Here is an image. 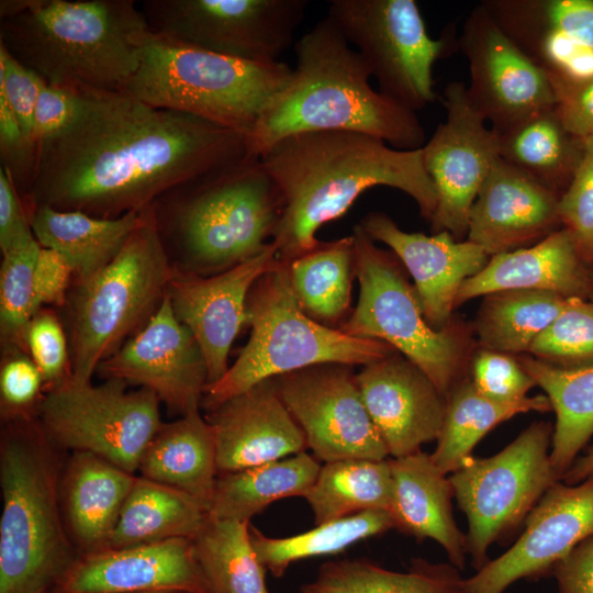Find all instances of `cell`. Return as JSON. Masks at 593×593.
I'll use <instances>...</instances> for the list:
<instances>
[{
  "instance_id": "cell-1",
  "label": "cell",
  "mask_w": 593,
  "mask_h": 593,
  "mask_svg": "<svg viewBox=\"0 0 593 593\" xmlns=\"http://www.w3.org/2000/svg\"><path fill=\"white\" fill-rule=\"evenodd\" d=\"M249 155L244 131L121 91H78L70 122L37 145L22 202L29 217L35 208L49 206L115 219Z\"/></svg>"
},
{
  "instance_id": "cell-2",
  "label": "cell",
  "mask_w": 593,
  "mask_h": 593,
  "mask_svg": "<svg viewBox=\"0 0 593 593\" xmlns=\"http://www.w3.org/2000/svg\"><path fill=\"white\" fill-rule=\"evenodd\" d=\"M259 158L284 200L271 240L281 261L315 247L318 228L343 216L371 188L406 193L428 222L436 210L422 148L403 150L362 133L324 131L287 136Z\"/></svg>"
},
{
  "instance_id": "cell-3",
  "label": "cell",
  "mask_w": 593,
  "mask_h": 593,
  "mask_svg": "<svg viewBox=\"0 0 593 593\" xmlns=\"http://www.w3.org/2000/svg\"><path fill=\"white\" fill-rule=\"evenodd\" d=\"M295 54L291 82L249 133L254 155L287 136L324 131L362 133L403 150L424 146L416 112L371 87L367 64L328 15L296 42Z\"/></svg>"
},
{
  "instance_id": "cell-4",
  "label": "cell",
  "mask_w": 593,
  "mask_h": 593,
  "mask_svg": "<svg viewBox=\"0 0 593 593\" xmlns=\"http://www.w3.org/2000/svg\"><path fill=\"white\" fill-rule=\"evenodd\" d=\"M150 29L134 0H1L0 45L46 83L121 91Z\"/></svg>"
},
{
  "instance_id": "cell-5",
  "label": "cell",
  "mask_w": 593,
  "mask_h": 593,
  "mask_svg": "<svg viewBox=\"0 0 593 593\" xmlns=\"http://www.w3.org/2000/svg\"><path fill=\"white\" fill-rule=\"evenodd\" d=\"M152 206L172 268L213 276L268 247L284 200L260 158L249 155L174 187Z\"/></svg>"
},
{
  "instance_id": "cell-6",
  "label": "cell",
  "mask_w": 593,
  "mask_h": 593,
  "mask_svg": "<svg viewBox=\"0 0 593 593\" xmlns=\"http://www.w3.org/2000/svg\"><path fill=\"white\" fill-rule=\"evenodd\" d=\"M65 460L36 416L2 421L0 593H53L80 556L60 505Z\"/></svg>"
},
{
  "instance_id": "cell-7",
  "label": "cell",
  "mask_w": 593,
  "mask_h": 593,
  "mask_svg": "<svg viewBox=\"0 0 593 593\" xmlns=\"http://www.w3.org/2000/svg\"><path fill=\"white\" fill-rule=\"evenodd\" d=\"M292 78L293 68L282 61L248 63L150 32L139 67L121 92L249 134Z\"/></svg>"
},
{
  "instance_id": "cell-8",
  "label": "cell",
  "mask_w": 593,
  "mask_h": 593,
  "mask_svg": "<svg viewBox=\"0 0 593 593\" xmlns=\"http://www.w3.org/2000/svg\"><path fill=\"white\" fill-rule=\"evenodd\" d=\"M246 313L248 342L225 374L205 387L202 404L206 411L284 373L320 363L366 366L396 353L382 340L351 336L306 315L281 260L254 283Z\"/></svg>"
},
{
  "instance_id": "cell-9",
  "label": "cell",
  "mask_w": 593,
  "mask_h": 593,
  "mask_svg": "<svg viewBox=\"0 0 593 593\" xmlns=\"http://www.w3.org/2000/svg\"><path fill=\"white\" fill-rule=\"evenodd\" d=\"M171 273L150 205L119 255L69 291L64 306L72 380L90 382L100 363L146 325Z\"/></svg>"
},
{
  "instance_id": "cell-10",
  "label": "cell",
  "mask_w": 593,
  "mask_h": 593,
  "mask_svg": "<svg viewBox=\"0 0 593 593\" xmlns=\"http://www.w3.org/2000/svg\"><path fill=\"white\" fill-rule=\"evenodd\" d=\"M359 299L342 332L382 340L416 365L446 398L465 377L463 337L449 324L433 328L424 316L403 265L374 244L356 224L353 228Z\"/></svg>"
},
{
  "instance_id": "cell-11",
  "label": "cell",
  "mask_w": 593,
  "mask_h": 593,
  "mask_svg": "<svg viewBox=\"0 0 593 593\" xmlns=\"http://www.w3.org/2000/svg\"><path fill=\"white\" fill-rule=\"evenodd\" d=\"M551 436L549 423H533L497 454L471 456L448 475L468 521V555L475 571L489 561V548L524 525L560 481L550 460Z\"/></svg>"
},
{
  "instance_id": "cell-12",
  "label": "cell",
  "mask_w": 593,
  "mask_h": 593,
  "mask_svg": "<svg viewBox=\"0 0 593 593\" xmlns=\"http://www.w3.org/2000/svg\"><path fill=\"white\" fill-rule=\"evenodd\" d=\"M327 15L380 92L415 112L435 100L433 66L450 55L455 38L451 32L430 37L414 0H332Z\"/></svg>"
},
{
  "instance_id": "cell-13",
  "label": "cell",
  "mask_w": 593,
  "mask_h": 593,
  "mask_svg": "<svg viewBox=\"0 0 593 593\" xmlns=\"http://www.w3.org/2000/svg\"><path fill=\"white\" fill-rule=\"evenodd\" d=\"M159 403L150 390L127 391L121 380L93 385L69 376L47 389L36 418L64 451L91 452L135 474L145 448L163 424Z\"/></svg>"
},
{
  "instance_id": "cell-14",
  "label": "cell",
  "mask_w": 593,
  "mask_h": 593,
  "mask_svg": "<svg viewBox=\"0 0 593 593\" xmlns=\"http://www.w3.org/2000/svg\"><path fill=\"white\" fill-rule=\"evenodd\" d=\"M306 0H143L150 31L177 43L255 64L279 63Z\"/></svg>"
},
{
  "instance_id": "cell-15",
  "label": "cell",
  "mask_w": 593,
  "mask_h": 593,
  "mask_svg": "<svg viewBox=\"0 0 593 593\" xmlns=\"http://www.w3.org/2000/svg\"><path fill=\"white\" fill-rule=\"evenodd\" d=\"M445 121L422 147L423 163L435 188L433 233L449 232L463 240L471 206L494 163L500 134L471 101L467 86L448 82L443 91Z\"/></svg>"
},
{
  "instance_id": "cell-16",
  "label": "cell",
  "mask_w": 593,
  "mask_h": 593,
  "mask_svg": "<svg viewBox=\"0 0 593 593\" xmlns=\"http://www.w3.org/2000/svg\"><path fill=\"white\" fill-rule=\"evenodd\" d=\"M273 379L320 462L387 459L388 449L363 404L354 366L320 363Z\"/></svg>"
},
{
  "instance_id": "cell-17",
  "label": "cell",
  "mask_w": 593,
  "mask_h": 593,
  "mask_svg": "<svg viewBox=\"0 0 593 593\" xmlns=\"http://www.w3.org/2000/svg\"><path fill=\"white\" fill-rule=\"evenodd\" d=\"M458 47L469 65L468 94L499 133L557 105V92L549 77L501 29L482 3L465 19Z\"/></svg>"
},
{
  "instance_id": "cell-18",
  "label": "cell",
  "mask_w": 593,
  "mask_h": 593,
  "mask_svg": "<svg viewBox=\"0 0 593 593\" xmlns=\"http://www.w3.org/2000/svg\"><path fill=\"white\" fill-rule=\"evenodd\" d=\"M591 535L593 474L577 484L557 481L530 511L514 545L465 579L466 593H504L522 579L551 574Z\"/></svg>"
},
{
  "instance_id": "cell-19",
  "label": "cell",
  "mask_w": 593,
  "mask_h": 593,
  "mask_svg": "<svg viewBox=\"0 0 593 593\" xmlns=\"http://www.w3.org/2000/svg\"><path fill=\"white\" fill-rule=\"evenodd\" d=\"M97 372L154 392L181 416L199 409L208 368L191 332L177 318L166 293L146 325L102 361Z\"/></svg>"
},
{
  "instance_id": "cell-20",
  "label": "cell",
  "mask_w": 593,
  "mask_h": 593,
  "mask_svg": "<svg viewBox=\"0 0 593 593\" xmlns=\"http://www.w3.org/2000/svg\"><path fill=\"white\" fill-rule=\"evenodd\" d=\"M271 242L259 255L213 276L172 268L167 295L177 318L198 342L208 368V385L230 368L228 354L247 323L246 303L254 283L279 264Z\"/></svg>"
},
{
  "instance_id": "cell-21",
  "label": "cell",
  "mask_w": 593,
  "mask_h": 593,
  "mask_svg": "<svg viewBox=\"0 0 593 593\" xmlns=\"http://www.w3.org/2000/svg\"><path fill=\"white\" fill-rule=\"evenodd\" d=\"M358 224L372 240L385 244L407 269L424 316L435 329L450 324L462 283L490 259L468 239L457 240L447 231L433 235L406 232L383 212H370Z\"/></svg>"
},
{
  "instance_id": "cell-22",
  "label": "cell",
  "mask_w": 593,
  "mask_h": 593,
  "mask_svg": "<svg viewBox=\"0 0 593 593\" xmlns=\"http://www.w3.org/2000/svg\"><path fill=\"white\" fill-rule=\"evenodd\" d=\"M356 381L389 456L413 454L438 438L447 400L403 355L396 351L362 366Z\"/></svg>"
},
{
  "instance_id": "cell-23",
  "label": "cell",
  "mask_w": 593,
  "mask_h": 593,
  "mask_svg": "<svg viewBox=\"0 0 593 593\" xmlns=\"http://www.w3.org/2000/svg\"><path fill=\"white\" fill-rule=\"evenodd\" d=\"M559 198L500 157L471 206L466 239L490 257L532 246L559 230Z\"/></svg>"
},
{
  "instance_id": "cell-24",
  "label": "cell",
  "mask_w": 593,
  "mask_h": 593,
  "mask_svg": "<svg viewBox=\"0 0 593 593\" xmlns=\"http://www.w3.org/2000/svg\"><path fill=\"white\" fill-rule=\"evenodd\" d=\"M219 473L238 471L306 450V440L276 387L264 380L206 411Z\"/></svg>"
},
{
  "instance_id": "cell-25",
  "label": "cell",
  "mask_w": 593,
  "mask_h": 593,
  "mask_svg": "<svg viewBox=\"0 0 593 593\" xmlns=\"http://www.w3.org/2000/svg\"><path fill=\"white\" fill-rule=\"evenodd\" d=\"M206 593L191 539L80 555L53 593Z\"/></svg>"
},
{
  "instance_id": "cell-26",
  "label": "cell",
  "mask_w": 593,
  "mask_h": 593,
  "mask_svg": "<svg viewBox=\"0 0 593 593\" xmlns=\"http://www.w3.org/2000/svg\"><path fill=\"white\" fill-rule=\"evenodd\" d=\"M586 261L570 231L559 228L532 246L491 256L482 270L462 283L456 306L505 290L586 299L592 295V270Z\"/></svg>"
},
{
  "instance_id": "cell-27",
  "label": "cell",
  "mask_w": 593,
  "mask_h": 593,
  "mask_svg": "<svg viewBox=\"0 0 593 593\" xmlns=\"http://www.w3.org/2000/svg\"><path fill=\"white\" fill-rule=\"evenodd\" d=\"M136 475L86 451L66 457L60 505L68 535L79 555L103 551L110 542Z\"/></svg>"
},
{
  "instance_id": "cell-28",
  "label": "cell",
  "mask_w": 593,
  "mask_h": 593,
  "mask_svg": "<svg viewBox=\"0 0 593 593\" xmlns=\"http://www.w3.org/2000/svg\"><path fill=\"white\" fill-rule=\"evenodd\" d=\"M390 463L394 529L417 540L436 541L448 562L462 571L469 556L468 541L454 517V490L448 475L423 450L391 458Z\"/></svg>"
},
{
  "instance_id": "cell-29",
  "label": "cell",
  "mask_w": 593,
  "mask_h": 593,
  "mask_svg": "<svg viewBox=\"0 0 593 593\" xmlns=\"http://www.w3.org/2000/svg\"><path fill=\"white\" fill-rule=\"evenodd\" d=\"M137 471L145 479L192 496L209 512L219 470L213 428L200 407L160 425Z\"/></svg>"
},
{
  "instance_id": "cell-30",
  "label": "cell",
  "mask_w": 593,
  "mask_h": 593,
  "mask_svg": "<svg viewBox=\"0 0 593 593\" xmlns=\"http://www.w3.org/2000/svg\"><path fill=\"white\" fill-rule=\"evenodd\" d=\"M144 211L103 219L79 211L37 206L30 224L42 247L63 254L75 271V282L83 281L111 262L141 224Z\"/></svg>"
},
{
  "instance_id": "cell-31",
  "label": "cell",
  "mask_w": 593,
  "mask_h": 593,
  "mask_svg": "<svg viewBox=\"0 0 593 593\" xmlns=\"http://www.w3.org/2000/svg\"><path fill=\"white\" fill-rule=\"evenodd\" d=\"M556 414L550 460L561 481L593 436V363L560 367L533 356L517 358Z\"/></svg>"
},
{
  "instance_id": "cell-32",
  "label": "cell",
  "mask_w": 593,
  "mask_h": 593,
  "mask_svg": "<svg viewBox=\"0 0 593 593\" xmlns=\"http://www.w3.org/2000/svg\"><path fill=\"white\" fill-rule=\"evenodd\" d=\"M461 571L449 562L414 558L404 571L367 558L324 562L300 593H466Z\"/></svg>"
},
{
  "instance_id": "cell-33",
  "label": "cell",
  "mask_w": 593,
  "mask_h": 593,
  "mask_svg": "<svg viewBox=\"0 0 593 593\" xmlns=\"http://www.w3.org/2000/svg\"><path fill=\"white\" fill-rule=\"evenodd\" d=\"M500 134V157L559 195L583 154V141L563 125L557 108L536 112Z\"/></svg>"
},
{
  "instance_id": "cell-34",
  "label": "cell",
  "mask_w": 593,
  "mask_h": 593,
  "mask_svg": "<svg viewBox=\"0 0 593 593\" xmlns=\"http://www.w3.org/2000/svg\"><path fill=\"white\" fill-rule=\"evenodd\" d=\"M286 265L294 296L314 321L338 328L348 317L356 278L353 236L321 242Z\"/></svg>"
},
{
  "instance_id": "cell-35",
  "label": "cell",
  "mask_w": 593,
  "mask_h": 593,
  "mask_svg": "<svg viewBox=\"0 0 593 593\" xmlns=\"http://www.w3.org/2000/svg\"><path fill=\"white\" fill-rule=\"evenodd\" d=\"M321 462L303 451L260 466L219 473L209 514L250 522L279 500L301 496L315 482Z\"/></svg>"
},
{
  "instance_id": "cell-36",
  "label": "cell",
  "mask_w": 593,
  "mask_h": 593,
  "mask_svg": "<svg viewBox=\"0 0 593 593\" xmlns=\"http://www.w3.org/2000/svg\"><path fill=\"white\" fill-rule=\"evenodd\" d=\"M209 512L192 496L136 477L122 507L109 549L191 539Z\"/></svg>"
},
{
  "instance_id": "cell-37",
  "label": "cell",
  "mask_w": 593,
  "mask_h": 593,
  "mask_svg": "<svg viewBox=\"0 0 593 593\" xmlns=\"http://www.w3.org/2000/svg\"><path fill=\"white\" fill-rule=\"evenodd\" d=\"M530 411L548 412L547 395L527 396L515 403H499L480 394L465 377L447 396L444 423L430 457L449 475L470 457L477 444L495 426Z\"/></svg>"
},
{
  "instance_id": "cell-38",
  "label": "cell",
  "mask_w": 593,
  "mask_h": 593,
  "mask_svg": "<svg viewBox=\"0 0 593 593\" xmlns=\"http://www.w3.org/2000/svg\"><path fill=\"white\" fill-rule=\"evenodd\" d=\"M393 478L390 459H342L322 465L304 494L314 525L368 511L390 512Z\"/></svg>"
},
{
  "instance_id": "cell-39",
  "label": "cell",
  "mask_w": 593,
  "mask_h": 593,
  "mask_svg": "<svg viewBox=\"0 0 593 593\" xmlns=\"http://www.w3.org/2000/svg\"><path fill=\"white\" fill-rule=\"evenodd\" d=\"M191 544L206 593H271L251 544L250 522L208 514Z\"/></svg>"
},
{
  "instance_id": "cell-40",
  "label": "cell",
  "mask_w": 593,
  "mask_h": 593,
  "mask_svg": "<svg viewBox=\"0 0 593 593\" xmlns=\"http://www.w3.org/2000/svg\"><path fill=\"white\" fill-rule=\"evenodd\" d=\"M569 299L537 290H505L484 295L475 320L481 348L510 355L527 353Z\"/></svg>"
},
{
  "instance_id": "cell-41",
  "label": "cell",
  "mask_w": 593,
  "mask_h": 593,
  "mask_svg": "<svg viewBox=\"0 0 593 593\" xmlns=\"http://www.w3.org/2000/svg\"><path fill=\"white\" fill-rule=\"evenodd\" d=\"M394 529L388 511H368L324 524L289 537L273 538L250 525V539L255 552L275 578L301 560L338 555L356 544Z\"/></svg>"
},
{
  "instance_id": "cell-42",
  "label": "cell",
  "mask_w": 593,
  "mask_h": 593,
  "mask_svg": "<svg viewBox=\"0 0 593 593\" xmlns=\"http://www.w3.org/2000/svg\"><path fill=\"white\" fill-rule=\"evenodd\" d=\"M41 245L34 238L5 254L0 268V335L2 351H26V329L42 309L34 290V267ZM27 353V351H26Z\"/></svg>"
},
{
  "instance_id": "cell-43",
  "label": "cell",
  "mask_w": 593,
  "mask_h": 593,
  "mask_svg": "<svg viewBox=\"0 0 593 593\" xmlns=\"http://www.w3.org/2000/svg\"><path fill=\"white\" fill-rule=\"evenodd\" d=\"M527 353L560 367L593 363V301L570 298Z\"/></svg>"
},
{
  "instance_id": "cell-44",
  "label": "cell",
  "mask_w": 593,
  "mask_h": 593,
  "mask_svg": "<svg viewBox=\"0 0 593 593\" xmlns=\"http://www.w3.org/2000/svg\"><path fill=\"white\" fill-rule=\"evenodd\" d=\"M44 387L43 376L26 351L20 349L2 351L1 421L36 416Z\"/></svg>"
},
{
  "instance_id": "cell-45",
  "label": "cell",
  "mask_w": 593,
  "mask_h": 593,
  "mask_svg": "<svg viewBox=\"0 0 593 593\" xmlns=\"http://www.w3.org/2000/svg\"><path fill=\"white\" fill-rule=\"evenodd\" d=\"M469 378L480 394L499 403L522 401L536 385L513 355L483 348L473 356Z\"/></svg>"
},
{
  "instance_id": "cell-46",
  "label": "cell",
  "mask_w": 593,
  "mask_h": 593,
  "mask_svg": "<svg viewBox=\"0 0 593 593\" xmlns=\"http://www.w3.org/2000/svg\"><path fill=\"white\" fill-rule=\"evenodd\" d=\"M25 344L47 389L70 376L68 337L54 312L42 307L34 315L26 329Z\"/></svg>"
},
{
  "instance_id": "cell-47",
  "label": "cell",
  "mask_w": 593,
  "mask_h": 593,
  "mask_svg": "<svg viewBox=\"0 0 593 593\" xmlns=\"http://www.w3.org/2000/svg\"><path fill=\"white\" fill-rule=\"evenodd\" d=\"M558 210L561 224L585 256L593 242V138L583 142L582 157L559 198Z\"/></svg>"
},
{
  "instance_id": "cell-48",
  "label": "cell",
  "mask_w": 593,
  "mask_h": 593,
  "mask_svg": "<svg viewBox=\"0 0 593 593\" xmlns=\"http://www.w3.org/2000/svg\"><path fill=\"white\" fill-rule=\"evenodd\" d=\"M522 13L593 48V0H512Z\"/></svg>"
},
{
  "instance_id": "cell-49",
  "label": "cell",
  "mask_w": 593,
  "mask_h": 593,
  "mask_svg": "<svg viewBox=\"0 0 593 593\" xmlns=\"http://www.w3.org/2000/svg\"><path fill=\"white\" fill-rule=\"evenodd\" d=\"M44 83L0 45V96L4 97L22 132L32 142L35 107Z\"/></svg>"
},
{
  "instance_id": "cell-50",
  "label": "cell",
  "mask_w": 593,
  "mask_h": 593,
  "mask_svg": "<svg viewBox=\"0 0 593 593\" xmlns=\"http://www.w3.org/2000/svg\"><path fill=\"white\" fill-rule=\"evenodd\" d=\"M36 154L35 143L24 135L7 100L0 96V167L12 179L21 200L30 188Z\"/></svg>"
},
{
  "instance_id": "cell-51",
  "label": "cell",
  "mask_w": 593,
  "mask_h": 593,
  "mask_svg": "<svg viewBox=\"0 0 593 593\" xmlns=\"http://www.w3.org/2000/svg\"><path fill=\"white\" fill-rule=\"evenodd\" d=\"M78 91L44 83L35 107L32 138L36 146L61 131L72 119Z\"/></svg>"
},
{
  "instance_id": "cell-52",
  "label": "cell",
  "mask_w": 593,
  "mask_h": 593,
  "mask_svg": "<svg viewBox=\"0 0 593 593\" xmlns=\"http://www.w3.org/2000/svg\"><path fill=\"white\" fill-rule=\"evenodd\" d=\"M72 277L74 268L63 254L41 246L34 267V290L41 307L64 306Z\"/></svg>"
},
{
  "instance_id": "cell-53",
  "label": "cell",
  "mask_w": 593,
  "mask_h": 593,
  "mask_svg": "<svg viewBox=\"0 0 593 593\" xmlns=\"http://www.w3.org/2000/svg\"><path fill=\"white\" fill-rule=\"evenodd\" d=\"M34 238L21 197L8 172L0 167L1 253L5 254Z\"/></svg>"
},
{
  "instance_id": "cell-54",
  "label": "cell",
  "mask_w": 593,
  "mask_h": 593,
  "mask_svg": "<svg viewBox=\"0 0 593 593\" xmlns=\"http://www.w3.org/2000/svg\"><path fill=\"white\" fill-rule=\"evenodd\" d=\"M558 593H593V535L579 542L552 569Z\"/></svg>"
},
{
  "instance_id": "cell-55",
  "label": "cell",
  "mask_w": 593,
  "mask_h": 593,
  "mask_svg": "<svg viewBox=\"0 0 593 593\" xmlns=\"http://www.w3.org/2000/svg\"><path fill=\"white\" fill-rule=\"evenodd\" d=\"M564 127L577 138H593V80L561 91L556 105Z\"/></svg>"
},
{
  "instance_id": "cell-56",
  "label": "cell",
  "mask_w": 593,
  "mask_h": 593,
  "mask_svg": "<svg viewBox=\"0 0 593 593\" xmlns=\"http://www.w3.org/2000/svg\"><path fill=\"white\" fill-rule=\"evenodd\" d=\"M593 474V446L579 456L561 478L567 484H577Z\"/></svg>"
},
{
  "instance_id": "cell-57",
  "label": "cell",
  "mask_w": 593,
  "mask_h": 593,
  "mask_svg": "<svg viewBox=\"0 0 593 593\" xmlns=\"http://www.w3.org/2000/svg\"><path fill=\"white\" fill-rule=\"evenodd\" d=\"M585 257H586L588 260H593V242H592L590 248L588 249Z\"/></svg>"
},
{
  "instance_id": "cell-58",
  "label": "cell",
  "mask_w": 593,
  "mask_h": 593,
  "mask_svg": "<svg viewBox=\"0 0 593 593\" xmlns=\"http://www.w3.org/2000/svg\"><path fill=\"white\" fill-rule=\"evenodd\" d=\"M134 593H178L172 591H149V592H134Z\"/></svg>"
},
{
  "instance_id": "cell-59",
  "label": "cell",
  "mask_w": 593,
  "mask_h": 593,
  "mask_svg": "<svg viewBox=\"0 0 593 593\" xmlns=\"http://www.w3.org/2000/svg\"><path fill=\"white\" fill-rule=\"evenodd\" d=\"M592 294H593V270H592Z\"/></svg>"
}]
</instances>
